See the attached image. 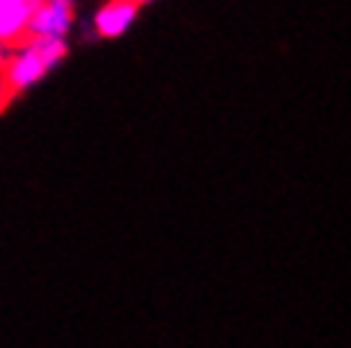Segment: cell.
I'll use <instances>...</instances> for the list:
<instances>
[{"mask_svg": "<svg viewBox=\"0 0 351 348\" xmlns=\"http://www.w3.org/2000/svg\"><path fill=\"white\" fill-rule=\"evenodd\" d=\"M10 54H12L10 45H6V42H0V69H3V63L10 60Z\"/></svg>", "mask_w": 351, "mask_h": 348, "instance_id": "cell-7", "label": "cell"}, {"mask_svg": "<svg viewBox=\"0 0 351 348\" xmlns=\"http://www.w3.org/2000/svg\"><path fill=\"white\" fill-rule=\"evenodd\" d=\"M134 3H137V6H143V3H152V0H134Z\"/></svg>", "mask_w": 351, "mask_h": 348, "instance_id": "cell-8", "label": "cell"}, {"mask_svg": "<svg viewBox=\"0 0 351 348\" xmlns=\"http://www.w3.org/2000/svg\"><path fill=\"white\" fill-rule=\"evenodd\" d=\"M27 3H33V6H36V3H39V0H27Z\"/></svg>", "mask_w": 351, "mask_h": 348, "instance_id": "cell-10", "label": "cell"}, {"mask_svg": "<svg viewBox=\"0 0 351 348\" xmlns=\"http://www.w3.org/2000/svg\"><path fill=\"white\" fill-rule=\"evenodd\" d=\"M0 72H3V77H6V84H10L12 92H21V90H27V86L39 84L51 69L45 66V60L33 51L30 42H24L19 51H12L10 54V60L3 63Z\"/></svg>", "mask_w": 351, "mask_h": 348, "instance_id": "cell-1", "label": "cell"}, {"mask_svg": "<svg viewBox=\"0 0 351 348\" xmlns=\"http://www.w3.org/2000/svg\"><path fill=\"white\" fill-rule=\"evenodd\" d=\"M60 3H66V6H75V0H60Z\"/></svg>", "mask_w": 351, "mask_h": 348, "instance_id": "cell-9", "label": "cell"}, {"mask_svg": "<svg viewBox=\"0 0 351 348\" xmlns=\"http://www.w3.org/2000/svg\"><path fill=\"white\" fill-rule=\"evenodd\" d=\"M27 42L33 45V51H36V54L45 60V66H48V69L60 66V63L66 60V54H69L66 39H57V36H30Z\"/></svg>", "mask_w": 351, "mask_h": 348, "instance_id": "cell-5", "label": "cell"}, {"mask_svg": "<svg viewBox=\"0 0 351 348\" xmlns=\"http://www.w3.org/2000/svg\"><path fill=\"white\" fill-rule=\"evenodd\" d=\"M33 3L27 0H0V42L12 45L27 36V21H30Z\"/></svg>", "mask_w": 351, "mask_h": 348, "instance_id": "cell-4", "label": "cell"}, {"mask_svg": "<svg viewBox=\"0 0 351 348\" xmlns=\"http://www.w3.org/2000/svg\"><path fill=\"white\" fill-rule=\"evenodd\" d=\"M137 10H140V6L134 3V0H108V3L95 12L93 27L104 39H117V36H122V33L131 27V24H134Z\"/></svg>", "mask_w": 351, "mask_h": 348, "instance_id": "cell-3", "label": "cell"}, {"mask_svg": "<svg viewBox=\"0 0 351 348\" xmlns=\"http://www.w3.org/2000/svg\"><path fill=\"white\" fill-rule=\"evenodd\" d=\"M10 95H12V90H10V84H6L3 72H0V108H3V104L10 101Z\"/></svg>", "mask_w": 351, "mask_h": 348, "instance_id": "cell-6", "label": "cell"}, {"mask_svg": "<svg viewBox=\"0 0 351 348\" xmlns=\"http://www.w3.org/2000/svg\"><path fill=\"white\" fill-rule=\"evenodd\" d=\"M75 24V12L72 6L60 3V0H39L30 10V21H27V36H57L66 39V33Z\"/></svg>", "mask_w": 351, "mask_h": 348, "instance_id": "cell-2", "label": "cell"}]
</instances>
